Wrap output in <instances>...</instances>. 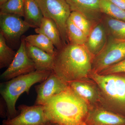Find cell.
<instances>
[{
    "label": "cell",
    "instance_id": "cell-26",
    "mask_svg": "<svg viewBox=\"0 0 125 125\" xmlns=\"http://www.w3.org/2000/svg\"><path fill=\"white\" fill-rule=\"evenodd\" d=\"M118 7L125 10V0H110Z\"/></svg>",
    "mask_w": 125,
    "mask_h": 125
},
{
    "label": "cell",
    "instance_id": "cell-3",
    "mask_svg": "<svg viewBox=\"0 0 125 125\" xmlns=\"http://www.w3.org/2000/svg\"><path fill=\"white\" fill-rule=\"evenodd\" d=\"M52 71L36 70L13 78L0 84V94L7 108V119H11L19 114L15 105L20 96L23 93L29 94L30 88L37 83H42L52 73Z\"/></svg>",
    "mask_w": 125,
    "mask_h": 125
},
{
    "label": "cell",
    "instance_id": "cell-14",
    "mask_svg": "<svg viewBox=\"0 0 125 125\" xmlns=\"http://www.w3.org/2000/svg\"><path fill=\"white\" fill-rule=\"evenodd\" d=\"M25 48L27 55L33 62L36 70L53 71L54 56L26 42Z\"/></svg>",
    "mask_w": 125,
    "mask_h": 125
},
{
    "label": "cell",
    "instance_id": "cell-27",
    "mask_svg": "<svg viewBox=\"0 0 125 125\" xmlns=\"http://www.w3.org/2000/svg\"><path fill=\"white\" fill-rule=\"evenodd\" d=\"M46 125H62L60 124L56 123H53V122H49Z\"/></svg>",
    "mask_w": 125,
    "mask_h": 125
},
{
    "label": "cell",
    "instance_id": "cell-1",
    "mask_svg": "<svg viewBox=\"0 0 125 125\" xmlns=\"http://www.w3.org/2000/svg\"><path fill=\"white\" fill-rule=\"evenodd\" d=\"M94 58L85 45L68 43L56 51L53 72L66 83L80 81L90 73Z\"/></svg>",
    "mask_w": 125,
    "mask_h": 125
},
{
    "label": "cell",
    "instance_id": "cell-10",
    "mask_svg": "<svg viewBox=\"0 0 125 125\" xmlns=\"http://www.w3.org/2000/svg\"><path fill=\"white\" fill-rule=\"evenodd\" d=\"M0 28L6 39L12 42L19 39L31 27L20 16L0 13Z\"/></svg>",
    "mask_w": 125,
    "mask_h": 125
},
{
    "label": "cell",
    "instance_id": "cell-22",
    "mask_svg": "<svg viewBox=\"0 0 125 125\" xmlns=\"http://www.w3.org/2000/svg\"><path fill=\"white\" fill-rule=\"evenodd\" d=\"M68 83L71 89L84 100L91 101L94 98L95 96L94 90L88 84L80 81H72Z\"/></svg>",
    "mask_w": 125,
    "mask_h": 125
},
{
    "label": "cell",
    "instance_id": "cell-24",
    "mask_svg": "<svg viewBox=\"0 0 125 125\" xmlns=\"http://www.w3.org/2000/svg\"><path fill=\"white\" fill-rule=\"evenodd\" d=\"M70 19L88 37L93 27L94 23L83 14L75 11H71Z\"/></svg>",
    "mask_w": 125,
    "mask_h": 125
},
{
    "label": "cell",
    "instance_id": "cell-11",
    "mask_svg": "<svg viewBox=\"0 0 125 125\" xmlns=\"http://www.w3.org/2000/svg\"><path fill=\"white\" fill-rule=\"evenodd\" d=\"M71 11L80 13L93 23L102 19L100 0H66Z\"/></svg>",
    "mask_w": 125,
    "mask_h": 125
},
{
    "label": "cell",
    "instance_id": "cell-9",
    "mask_svg": "<svg viewBox=\"0 0 125 125\" xmlns=\"http://www.w3.org/2000/svg\"><path fill=\"white\" fill-rule=\"evenodd\" d=\"M67 84L52 71L43 82L34 87L37 94L35 105H44L50 99L67 89Z\"/></svg>",
    "mask_w": 125,
    "mask_h": 125
},
{
    "label": "cell",
    "instance_id": "cell-13",
    "mask_svg": "<svg viewBox=\"0 0 125 125\" xmlns=\"http://www.w3.org/2000/svg\"><path fill=\"white\" fill-rule=\"evenodd\" d=\"M85 122L89 125H125V117L119 114L103 109L88 114Z\"/></svg>",
    "mask_w": 125,
    "mask_h": 125
},
{
    "label": "cell",
    "instance_id": "cell-25",
    "mask_svg": "<svg viewBox=\"0 0 125 125\" xmlns=\"http://www.w3.org/2000/svg\"><path fill=\"white\" fill-rule=\"evenodd\" d=\"M106 74L125 73V59L106 69L103 71Z\"/></svg>",
    "mask_w": 125,
    "mask_h": 125
},
{
    "label": "cell",
    "instance_id": "cell-16",
    "mask_svg": "<svg viewBox=\"0 0 125 125\" xmlns=\"http://www.w3.org/2000/svg\"><path fill=\"white\" fill-rule=\"evenodd\" d=\"M24 20L31 28L40 27L43 15L35 0H24Z\"/></svg>",
    "mask_w": 125,
    "mask_h": 125
},
{
    "label": "cell",
    "instance_id": "cell-2",
    "mask_svg": "<svg viewBox=\"0 0 125 125\" xmlns=\"http://www.w3.org/2000/svg\"><path fill=\"white\" fill-rule=\"evenodd\" d=\"M43 106L49 122L62 125H79L84 121L88 114L85 100L77 95L69 86L50 99Z\"/></svg>",
    "mask_w": 125,
    "mask_h": 125
},
{
    "label": "cell",
    "instance_id": "cell-23",
    "mask_svg": "<svg viewBox=\"0 0 125 125\" xmlns=\"http://www.w3.org/2000/svg\"><path fill=\"white\" fill-rule=\"evenodd\" d=\"M24 0H9L0 5V13L24 16Z\"/></svg>",
    "mask_w": 125,
    "mask_h": 125
},
{
    "label": "cell",
    "instance_id": "cell-12",
    "mask_svg": "<svg viewBox=\"0 0 125 125\" xmlns=\"http://www.w3.org/2000/svg\"><path fill=\"white\" fill-rule=\"evenodd\" d=\"M107 35L106 29L103 23H97L92 28L85 46L94 57L105 47L107 42Z\"/></svg>",
    "mask_w": 125,
    "mask_h": 125
},
{
    "label": "cell",
    "instance_id": "cell-18",
    "mask_svg": "<svg viewBox=\"0 0 125 125\" xmlns=\"http://www.w3.org/2000/svg\"><path fill=\"white\" fill-rule=\"evenodd\" d=\"M25 42L36 47L52 56H55V46L51 40L42 34H31L25 38Z\"/></svg>",
    "mask_w": 125,
    "mask_h": 125
},
{
    "label": "cell",
    "instance_id": "cell-20",
    "mask_svg": "<svg viewBox=\"0 0 125 125\" xmlns=\"http://www.w3.org/2000/svg\"><path fill=\"white\" fill-rule=\"evenodd\" d=\"M102 13L111 18L125 22V10L118 7L110 0H100Z\"/></svg>",
    "mask_w": 125,
    "mask_h": 125
},
{
    "label": "cell",
    "instance_id": "cell-28",
    "mask_svg": "<svg viewBox=\"0 0 125 125\" xmlns=\"http://www.w3.org/2000/svg\"><path fill=\"white\" fill-rule=\"evenodd\" d=\"M8 0H0V5L2 4Z\"/></svg>",
    "mask_w": 125,
    "mask_h": 125
},
{
    "label": "cell",
    "instance_id": "cell-19",
    "mask_svg": "<svg viewBox=\"0 0 125 125\" xmlns=\"http://www.w3.org/2000/svg\"><path fill=\"white\" fill-rule=\"evenodd\" d=\"M66 31L69 43L73 45H85L87 36L69 18L66 24Z\"/></svg>",
    "mask_w": 125,
    "mask_h": 125
},
{
    "label": "cell",
    "instance_id": "cell-15",
    "mask_svg": "<svg viewBox=\"0 0 125 125\" xmlns=\"http://www.w3.org/2000/svg\"><path fill=\"white\" fill-rule=\"evenodd\" d=\"M37 33L42 34L51 41L57 50L64 46L57 25L53 20L43 17L40 27L35 29Z\"/></svg>",
    "mask_w": 125,
    "mask_h": 125
},
{
    "label": "cell",
    "instance_id": "cell-5",
    "mask_svg": "<svg viewBox=\"0 0 125 125\" xmlns=\"http://www.w3.org/2000/svg\"><path fill=\"white\" fill-rule=\"evenodd\" d=\"M125 59V41L111 37L104 49L94 57L93 67L94 72H100Z\"/></svg>",
    "mask_w": 125,
    "mask_h": 125
},
{
    "label": "cell",
    "instance_id": "cell-21",
    "mask_svg": "<svg viewBox=\"0 0 125 125\" xmlns=\"http://www.w3.org/2000/svg\"><path fill=\"white\" fill-rule=\"evenodd\" d=\"M15 52L6 43V39L2 33H0V68L8 67L15 56Z\"/></svg>",
    "mask_w": 125,
    "mask_h": 125
},
{
    "label": "cell",
    "instance_id": "cell-8",
    "mask_svg": "<svg viewBox=\"0 0 125 125\" xmlns=\"http://www.w3.org/2000/svg\"><path fill=\"white\" fill-rule=\"evenodd\" d=\"M36 71L32 61L27 55L24 38L21 43L13 61L0 75L1 80L6 81Z\"/></svg>",
    "mask_w": 125,
    "mask_h": 125
},
{
    "label": "cell",
    "instance_id": "cell-17",
    "mask_svg": "<svg viewBox=\"0 0 125 125\" xmlns=\"http://www.w3.org/2000/svg\"><path fill=\"white\" fill-rule=\"evenodd\" d=\"M103 23L109 37L118 40L125 41V22L117 20L105 15Z\"/></svg>",
    "mask_w": 125,
    "mask_h": 125
},
{
    "label": "cell",
    "instance_id": "cell-7",
    "mask_svg": "<svg viewBox=\"0 0 125 125\" xmlns=\"http://www.w3.org/2000/svg\"><path fill=\"white\" fill-rule=\"evenodd\" d=\"M19 114L11 119H6L2 125H46L49 123L43 105H20Z\"/></svg>",
    "mask_w": 125,
    "mask_h": 125
},
{
    "label": "cell",
    "instance_id": "cell-29",
    "mask_svg": "<svg viewBox=\"0 0 125 125\" xmlns=\"http://www.w3.org/2000/svg\"><path fill=\"white\" fill-rule=\"evenodd\" d=\"M79 125H89L87 123H86L85 121H83L81 122Z\"/></svg>",
    "mask_w": 125,
    "mask_h": 125
},
{
    "label": "cell",
    "instance_id": "cell-4",
    "mask_svg": "<svg viewBox=\"0 0 125 125\" xmlns=\"http://www.w3.org/2000/svg\"><path fill=\"white\" fill-rule=\"evenodd\" d=\"M43 17L55 23L60 33L64 46L69 43L66 24L71 11L66 0H35Z\"/></svg>",
    "mask_w": 125,
    "mask_h": 125
},
{
    "label": "cell",
    "instance_id": "cell-6",
    "mask_svg": "<svg viewBox=\"0 0 125 125\" xmlns=\"http://www.w3.org/2000/svg\"><path fill=\"white\" fill-rule=\"evenodd\" d=\"M92 77L108 97L125 108V77L96 72L92 74Z\"/></svg>",
    "mask_w": 125,
    "mask_h": 125
}]
</instances>
